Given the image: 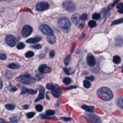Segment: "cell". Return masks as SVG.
Wrapping results in <instances>:
<instances>
[{"instance_id":"1","label":"cell","mask_w":123,"mask_h":123,"mask_svg":"<svg viewBox=\"0 0 123 123\" xmlns=\"http://www.w3.org/2000/svg\"><path fill=\"white\" fill-rule=\"evenodd\" d=\"M97 95L99 98L105 101H109L113 98L111 90L107 87H101L97 90Z\"/></svg>"},{"instance_id":"2","label":"cell","mask_w":123,"mask_h":123,"mask_svg":"<svg viewBox=\"0 0 123 123\" xmlns=\"http://www.w3.org/2000/svg\"><path fill=\"white\" fill-rule=\"evenodd\" d=\"M59 26L64 32H67L69 30L71 26V22L69 19L67 18H62L60 19L58 22Z\"/></svg>"},{"instance_id":"3","label":"cell","mask_w":123,"mask_h":123,"mask_svg":"<svg viewBox=\"0 0 123 123\" xmlns=\"http://www.w3.org/2000/svg\"><path fill=\"white\" fill-rule=\"evenodd\" d=\"M17 79L18 81L24 84L31 85L34 83L33 78L27 73L20 75L17 78Z\"/></svg>"},{"instance_id":"4","label":"cell","mask_w":123,"mask_h":123,"mask_svg":"<svg viewBox=\"0 0 123 123\" xmlns=\"http://www.w3.org/2000/svg\"><path fill=\"white\" fill-rule=\"evenodd\" d=\"M85 115L86 120L90 122H94V123L101 122L100 118L96 114L85 113Z\"/></svg>"},{"instance_id":"5","label":"cell","mask_w":123,"mask_h":123,"mask_svg":"<svg viewBox=\"0 0 123 123\" xmlns=\"http://www.w3.org/2000/svg\"><path fill=\"white\" fill-rule=\"evenodd\" d=\"M63 7L69 12H73L75 8V4L71 0H68L65 1L62 4Z\"/></svg>"},{"instance_id":"6","label":"cell","mask_w":123,"mask_h":123,"mask_svg":"<svg viewBox=\"0 0 123 123\" xmlns=\"http://www.w3.org/2000/svg\"><path fill=\"white\" fill-rule=\"evenodd\" d=\"M40 31L44 34L47 35H50L53 34V30L48 25L46 24H42L39 26Z\"/></svg>"},{"instance_id":"7","label":"cell","mask_w":123,"mask_h":123,"mask_svg":"<svg viewBox=\"0 0 123 123\" xmlns=\"http://www.w3.org/2000/svg\"><path fill=\"white\" fill-rule=\"evenodd\" d=\"M5 42L10 47H13L15 46L16 42V37L12 35H8L5 37Z\"/></svg>"},{"instance_id":"8","label":"cell","mask_w":123,"mask_h":123,"mask_svg":"<svg viewBox=\"0 0 123 123\" xmlns=\"http://www.w3.org/2000/svg\"><path fill=\"white\" fill-rule=\"evenodd\" d=\"M32 27L29 25H25L22 28V34L24 37H28L32 33Z\"/></svg>"},{"instance_id":"9","label":"cell","mask_w":123,"mask_h":123,"mask_svg":"<svg viewBox=\"0 0 123 123\" xmlns=\"http://www.w3.org/2000/svg\"><path fill=\"white\" fill-rule=\"evenodd\" d=\"M86 61L87 65L89 66L93 67L96 64L95 58L91 53H89L87 55L86 59Z\"/></svg>"},{"instance_id":"10","label":"cell","mask_w":123,"mask_h":123,"mask_svg":"<svg viewBox=\"0 0 123 123\" xmlns=\"http://www.w3.org/2000/svg\"><path fill=\"white\" fill-rule=\"evenodd\" d=\"M49 7V5L48 3L45 2H41L37 4L36 6V9L37 11L41 12L48 9Z\"/></svg>"},{"instance_id":"11","label":"cell","mask_w":123,"mask_h":123,"mask_svg":"<svg viewBox=\"0 0 123 123\" xmlns=\"http://www.w3.org/2000/svg\"><path fill=\"white\" fill-rule=\"evenodd\" d=\"M38 71L42 74H48L51 72V69L46 64H41L38 67Z\"/></svg>"},{"instance_id":"12","label":"cell","mask_w":123,"mask_h":123,"mask_svg":"<svg viewBox=\"0 0 123 123\" xmlns=\"http://www.w3.org/2000/svg\"><path fill=\"white\" fill-rule=\"evenodd\" d=\"M71 20L73 24L75 25H76L78 24V23L79 22L80 20V15L78 13H74L71 17Z\"/></svg>"},{"instance_id":"13","label":"cell","mask_w":123,"mask_h":123,"mask_svg":"<svg viewBox=\"0 0 123 123\" xmlns=\"http://www.w3.org/2000/svg\"><path fill=\"white\" fill-rule=\"evenodd\" d=\"M39 94L36 98L35 101H38L40 99H43L44 98V94H45V89L42 86H40L39 88Z\"/></svg>"},{"instance_id":"14","label":"cell","mask_w":123,"mask_h":123,"mask_svg":"<svg viewBox=\"0 0 123 123\" xmlns=\"http://www.w3.org/2000/svg\"><path fill=\"white\" fill-rule=\"evenodd\" d=\"M37 90H34L32 89H27L26 88L23 87L21 91V94H31L34 95L35 94L37 93Z\"/></svg>"},{"instance_id":"15","label":"cell","mask_w":123,"mask_h":123,"mask_svg":"<svg viewBox=\"0 0 123 123\" xmlns=\"http://www.w3.org/2000/svg\"><path fill=\"white\" fill-rule=\"evenodd\" d=\"M41 40V37H32V38H30L28 39L27 40H26V42H27L28 43L35 44V43H37L38 42Z\"/></svg>"},{"instance_id":"16","label":"cell","mask_w":123,"mask_h":123,"mask_svg":"<svg viewBox=\"0 0 123 123\" xmlns=\"http://www.w3.org/2000/svg\"><path fill=\"white\" fill-rule=\"evenodd\" d=\"M47 40L49 43L53 44L55 42L56 40V37L53 34L48 35L47 37Z\"/></svg>"},{"instance_id":"17","label":"cell","mask_w":123,"mask_h":123,"mask_svg":"<svg viewBox=\"0 0 123 123\" xmlns=\"http://www.w3.org/2000/svg\"><path fill=\"white\" fill-rule=\"evenodd\" d=\"M82 108L85 110L86 111L89 112H92L94 111V107L91 106H87L86 105H83L82 106Z\"/></svg>"},{"instance_id":"18","label":"cell","mask_w":123,"mask_h":123,"mask_svg":"<svg viewBox=\"0 0 123 123\" xmlns=\"http://www.w3.org/2000/svg\"><path fill=\"white\" fill-rule=\"evenodd\" d=\"M46 87L47 89L52 90L53 89H58L59 86L57 85H53L52 84H48L46 86Z\"/></svg>"},{"instance_id":"19","label":"cell","mask_w":123,"mask_h":123,"mask_svg":"<svg viewBox=\"0 0 123 123\" xmlns=\"http://www.w3.org/2000/svg\"><path fill=\"white\" fill-rule=\"evenodd\" d=\"M51 94L56 98H58L60 97L61 95H62V93L59 92L58 89H53L51 91Z\"/></svg>"},{"instance_id":"20","label":"cell","mask_w":123,"mask_h":123,"mask_svg":"<svg viewBox=\"0 0 123 123\" xmlns=\"http://www.w3.org/2000/svg\"><path fill=\"white\" fill-rule=\"evenodd\" d=\"M121 59L120 56L118 55H115L113 57V62L115 64H119L120 63Z\"/></svg>"},{"instance_id":"21","label":"cell","mask_w":123,"mask_h":123,"mask_svg":"<svg viewBox=\"0 0 123 123\" xmlns=\"http://www.w3.org/2000/svg\"><path fill=\"white\" fill-rule=\"evenodd\" d=\"M19 65L18 64H15V63H11L9 65H8V67L12 69H18L19 68Z\"/></svg>"},{"instance_id":"22","label":"cell","mask_w":123,"mask_h":123,"mask_svg":"<svg viewBox=\"0 0 123 123\" xmlns=\"http://www.w3.org/2000/svg\"><path fill=\"white\" fill-rule=\"evenodd\" d=\"M88 25L90 27L93 28L95 27L97 25V23L94 20H90L89 21L88 23Z\"/></svg>"},{"instance_id":"23","label":"cell","mask_w":123,"mask_h":123,"mask_svg":"<svg viewBox=\"0 0 123 123\" xmlns=\"http://www.w3.org/2000/svg\"><path fill=\"white\" fill-rule=\"evenodd\" d=\"M123 97L121 96L117 101V104L118 105L121 107V108L123 109Z\"/></svg>"},{"instance_id":"24","label":"cell","mask_w":123,"mask_h":123,"mask_svg":"<svg viewBox=\"0 0 123 123\" xmlns=\"http://www.w3.org/2000/svg\"><path fill=\"white\" fill-rule=\"evenodd\" d=\"M122 23H123V18H121V19H117V20L113 21L112 22L111 25H118V24H121Z\"/></svg>"},{"instance_id":"25","label":"cell","mask_w":123,"mask_h":123,"mask_svg":"<svg viewBox=\"0 0 123 123\" xmlns=\"http://www.w3.org/2000/svg\"><path fill=\"white\" fill-rule=\"evenodd\" d=\"M83 85H84V86L86 88H89L91 86V83L88 80H86L83 81Z\"/></svg>"},{"instance_id":"26","label":"cell","mask_w":123,"mask_h":123,"mask_svg":"<svg viewBox=\"0 0 123 123\" xmlns=\"http://www.w3.org/2000/svg\"><path fill=\"white\" fill-rule=\"evenodd\" d=\"M71 59V55H67L64 60V63L66 66H67L69 63Z\"/></svg>"},{"instance_id":"27","label":"cell","mask_w":123,"mask_h":123,"mask_svg":"<svg viewBox=\"0 0 123 123\" xmlns=\"http://www.w3.org/2000/svg\"><path fill=\"white\" fill-rule=\"evenodd\" d=\"M63 82L65 85H69L72 82V80L69 77H65L63 79Z\"/></svg>"},{"instance_id":"28","label":"cell","mask_w":123,"mask_h":123,"mask_svg":"<svg viewBox=\"0 0 123 123\" xmlns=\"http://www.w3.org/2000/svg\"><path fill=\"white\" fill-rule=\"evenodd\" d=\"M5 107L6 109L8 110H13L15 108V106L13 104H7L5 105Z\"/></svg>"},{"instance_id":"29","label":"cell","mask_w":123,"mask_h":123,"mask_svg":"<svg viewBox=\"0 0 123 123\" xmlns=\"http://www.w3.org/2000/svg\"><path fill=\"white\" fill-rule=\"evenodd\" d=\"M34 56V53L32 51H29L25 54V56L27 58H31Z\"/></svg>"},{"instance_id":"30","label":"cell","mask_w":123,"mask_h":123,"mask_svg":"<svg viewBox=\"0 0 123 123\" xmlns=\"http://www.w3.org/2000/svg\"><path fill=\"white\" fill-rule=\"evenodd\" d=\"M45 114L47 116H52L55 114V111L53 110H48L46 111Z\"/></svg>"},{"instance_id":"31","label":"cell","mask_w":123,"mask_h":123,"mask_svg":"<svg viewBox=\"0 0 123 123\" xmlns=\"http://www.w3.org/2000/svg\"><path fill=\"white\" fill-rule=\"evenodd\" d=\"M35 108H36V110L37 111L40 112V111H41L43 110V106H42V105H40V104H38V105H37L36 106Z\"/></svg>"},{"instance_id":"32","label":"cell","mask_w":123,"mask_h":123,"mask_svg":"<svg viewBox=\"0 0 123 123\" xmlns=\"http://www.w3.org/2000/svg\"><path fill=\"white\" fill-rule=\"evenodd\" d=\"M117 8L118 9V12L121 13H123V3H121L120 4H119L118 6H117Z\"/></svg>"},{"instance_id":"33","label":"cell","mask_w":123,"mask_h":123,"mask_svg":"<svg viewBox=\"0 0 123 123\" xmlns=\"http://www.w3.org/2000/svg\"><path fill=\"white\" fill-rule=\"evenodd\" d=\"M100 15L98 13H95L92 15V18L95 20H98L100 18Z\"/></svg>"},{"instance_id":"34","label":"cell","mask_w":123,"mask_h":123,"mask_svg":"<svg viewBox=\"0 0 123 123\" xmlns=\"http://www.w3.org/2000/svg\"><path fill=\"white\" fill-rule=\"evenodd\" d=\"M25 44L21 42L18 44V45L17 46V48L19 49H24L25 48Z\"/></svg>"},{"instance_id":"35","label":"cell","mask_w":123,"mask_h":123,"mask_svg":"<svg viewBox=\"0 0 123 123\" xmlns=\"http://www.w3.org/2000/svg\"><path fill=\"white\" fill-rule=\"evenodd\" d=\"M35 114V113L34 112H30L27 113V116L28 118H32Z\"/></svg>"},{"instance_id":"36","label":"cell","mask_w":123,"mask_h":123,"mask_svg":"<svg viewBox=\"0 0 123 123\" xmlns=\"http://www.w3.org/2000/svg\"><path fill=\"white\" fill-rule=\"evenodd\" d=\"M10 120L12 122H17L18 120V118L16 116H13L12 117H11L10 118Z\"/></svg>"},{"instance_id":"37","label":"cell","mask_w":123,"mask_h":123,"mask_svg":"<svg viewBox=\"0 0 123 123\" xmlns=\"http://www.w3.org/2000/svg\"><path fill=\"white\" fill-rule=\"evenodd\" d=\"M87 18V15L86 13H83L81 16H80V19L82 20H86Z\"/></svg>"},{"instance_id":"38","label":"cell","mask_w":123,"mask_h":123,"mask_svg":"<svg viewBox=\"0 0 123 123\" xmlns=\"http://www.w3.org/2000/svg\"><path fill=\"white\" fill-rule=\"evenodd\" d=\"M86 79L88 80V81H93L95 79V77L93 76H87L86 77Z\"/></svg>"},{"instance_id":"39","label":"cell","mask_w":123,"mask_h":123,"mask_svg":"<svg viewBox=\"0 0 123 123\" xmlns=\"http://www.w3.org/2000/svg\"><path fill=\"white\" fill-rule=\"evenodd\" d=\"M32 47L33 49H40L41 48V45L40 44H37V45H35L34 46H32Z\"/></svg>"},{"instance_id":"40","label":"cell","mask_w":123,"mask_h":123,"mask_svg":"<svg viewBox=\"0 0 123 123\" xmlns=\"http://www.w3.org/2000/svg\"><path fill=\"white\" fill-rule=\"evenodd\" d=\"M7 58V56L3 53H1L0 54V59L2 60H4Z\"/></svg>"},{"instance_id":"41","label":"cell","mask_w":123,"mask_h":123,"mask_svg":"<svg viewBox=\"0 0 123 123\" xmlns=\"http://www.w3.org/2000/svg\"><path fill=\"white\" fill-rule=\"evenodd\" d=\"M55 56V52L54 50H51L49 52V57L51 58H53Z\"/></svg>"},{"instance_id":"42","label":"cell","mask_w":123,"mask_h":123,"mask_svg":"<svg viewBox=\"0 0 123 123\" xmlns=\"http://www.w3.org/2000/svg\"><path fill=\"white\" fill-rule=\"evenodd\" d=\"M63 71L64 72H65V73L67 74V75H69L70 74V72H69V70L68 68H67L66 67H64L63 68Z\"/></svg>"},{"instance_id":"43","label":"cell","mask_w":123,"mask_h":123,"mask_svg":"<svg viewBox=\"0 0 123 123\" xmlns=\"http://www.w3.org/2000/svg\"><path fill=\"white\" fill-rule=\"evenodd\" d=\"M62 120L64 121H70V120H71L72 119L70 118H66V117H62Z\"/></svg>"},{"instance_id":"44","label":"cell","mask_w":123,"mask_h":123,"mask_svg":"<svg viewBox=\"0 0 123 123\" xmlns=\"http://www.w3.org/2000/svg\"><path fill=\"white\" fill-rule=\"evenodd\" d=\"M84 25L83 24H80L79 26V28L80 29H82L83 28V27H84Z\"/></svg>"},{"instance_id":"45","label":"cell","mask_w":123,"mask_h":123,"mask_svg":"<svg viewBox=\"0 0 123 123\" xmlns=\"http://www.w3.org/2000/svg\"><path fill=\"white\" fill-rule=\"evenodd\" d=\"M28 108H29V105H25L24 106V108L25 109H28Z\"/></svg>"},{"instance_id":"46","label":"cell","mask_w":123,"mask_h":123,"mask_svg":"<svg viewBox=\"0 0 123 123\" xmlns=\"http://www.w3.org/2000/svg\"><path fill=\"white\" fill-rule=\"evenodd\" d=\"M2 87V82L0 79V89H1Z\"/></svg>"},{"instance_id":"47","label":"cell","mask_w":123,"mask_h":123,"mask_svg":"<svg viewBox=\"0 0 123 123\" xmlns=\"http://www.w3.org/2000/svg\"><path fill=\"white\" fill-rule=\"evenodd\" d=\"M11 90L12 91H15L17 90V88H15V87H12V89Z\"/></svg>"},{"instance_id":"48","label":"cell","mask_w":123,"mask_h":123,"mask_svg":"<svg viewBox=\"0 0 123 123\" xmlns=\"http://www.w3.org/2000/svg\"><path fill=\"white\" fill-rule=\"evenodd\" d=\"M71 88H76V86H71V87H68V88H66V89H71Z\"/></svg>"},{"instance_id":"49","label":"cell","mask_w":123,"mask_h":123,"mask_svg":"<svg viewBox=\"0 0 123 123\" xmlns=\"http://www.w3.org/2000/svg\"><path fill=\"white\" fill-rule=\"evenodd\" d=\"M4 121V119H2V118H0V123H2V122H3Z\"/></svg>"},{"instance_id":"50","label":"cell","mask_w":123,"mask_h":123,"mask_svg":"<svg viewBox=\"0 0 123 123\" xmlns=\"http://www.w3.org/2000/svg\"><path fill=\"white\" fill-rule=\"evenodd\" d=\"M11 0H0V1H10Z\"/></svg>"}]
</instances>
